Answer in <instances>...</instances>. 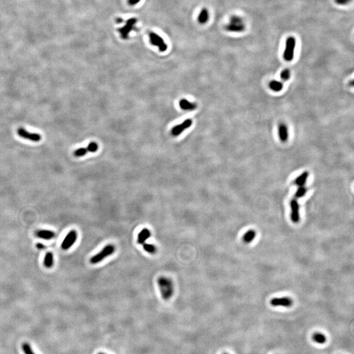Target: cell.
Returning <instances> with one entry per match:
<instances>
[{
    "label": "cell",
    "mask_w": 354,
    "mask_h": 354,
    "mask_svg": "<svg viewBox=\"0 0 354 354\" xmlns=\"http://www.w3.org/2000/svg\"><path fill=\"white\" fill-rule=\"evenodd\" d=\"M98 149V145L97 142H91L89 144V145L85 148H79L73 152V156L76 157H80L84 156L87 153L92 152L95 153L97 152Z\"/></svg>",
    "instance_id": "8"
},
{
    "label": "cell",
    "mask_w": 354,
    "mask_h": 354,
    "mask_svg": "<svg viewBox=\"0 0 354 354\" xmlns=\"http://www.w3.org/2000/svg\"><path fill=\"white\" fill-rule=\"evenodd\" d=\"M271 305L273 306H282L289 308L292 305V300L288 297H281V298H274L270 301Z\"/></svg>",
    "instance_id": "9"
},
{
    "label": "cell",
    "mask_w": 354,
    "mask_h": 354,
    "mask_svg": "<svg viewBox=\"0 0 354 354\" xmlns=\"http://www.w3.org/2000/svg\"><path fill=\"white\" fill-rule=\"evenodd\" d=\"M230 23L235 24H243V19L238 16H232L230 19Z\"/></svg>",
    "instance_id": "26"
},
{
    "label": "cell",
    "mask_w": 354,
    "mask_h": 354,
    "mask_svg": "<svg viewBox=\"0 0 354 354\" xmlns=\"http://www.w3.org/2000/svg\"><path fill=\"white\" fill-rule=\"evenodd\" d=\"M308 175H309L308 172L306 171L304 172L302 174H301L299 177H298L295 179V184L299 186H303L307 181Z\"/></svg>",
    "instance_id": "18"
},
{
    "label": "cell",
    "mask_w": 354,
    "mask_h": 354,
    "mask_svg": "<svg viewBox=\"0 0 354 354\" xmlns=\"http://www.w3.org/2000/svg\"><path fill=\"white\" fill-rule=\"evenodd\" d=\"M77 239V233L76 230H71L66 236V238L63 240L61 244V248L63 250H68L73 246V245L76 243Z\"/></svg>",
    "instance_id": "7"
},
{
    "label": "cell",
    "mask_w": 354,
    "mask_h": 354,
    "mask_svg": "<svg viewBox=\"0 0 354 354\" xmlns=\"http://www.w3.org/2000/svg\"><path fill=\"white\" fill-rule=\"evenodd\" d=\"M255 237H256L255 231L250 230L244 234L243 237V240L245 243H249L252 242V240L255 238Z\"/></svg>",
    "instance_id": "20"
},
{
    "label": "cell",
    "mask_w": 354,
    "mask_h": 354,
    "mask_svg": "<svg viewBox=\"0 0 354 354\" xmlns=\"http://www.w3.org/2000/svg\"><path fill=\"white\" fill-rule=\"evenodd\" d=\"M149 41L153 46L157 47L159 51L165 52L167 50V44L165 43L163 38L156 32H150L148 34Z\"/></svg>",
    "instance_id": "4"
},
{
    "label": "cell",
    "mask_w": 354,
    "mask_h": 354,
    "mask_svg": "<svg viewBox=\"0 0 354 354\" xmlns=\"http://www.w3.org/2000/svg\"><path fill=\"white\" fill-rule=\"evenodd\" d=\"M296 45V40L295 38L289 37L286 41L285 49L283 53V58L286 61L290 62L294 57V52Z\"/></svg>",
    "instance_id": "5"
},
{
    "label": "cell",
    "mask_w": 354,
    "mask_h": 354,
    "mask_svg": "<svg viewBox=\"0 0 354 354\" xmlns=\"http://www.w3.org/2000/svg\"><path fill=\"white\" fill-rule=\"evenodd\" d=\"M270 88L275 92H279L283 89V85L281 82L278 81H272L269 84Z\"/></svg>",
    "instance_id": "22"
},
{
    "label": "cell",
    "mask_w": 354,
    "mask_h": 354,
    "mask_svg": "<svg viewBox=\"0 0 354 354\" xmlns=\"http://www.w3.org/2000/svg\"><path fill=\"white\" fill-rule=\"evenodd\" d=\"M21 348L24 354H36L33 351L30 344L27 342H24L22 344Z\"/></svg>",
    "instance_id": "24"
},
{
    "label": "cell",
    "mask_w": 354,
    "mask_h": 354,
    "mask_svg": "<svg viewBox=\"0 0 354 354\" xmlns=\"http://www.w3.org/2000/svg\"><path fill=\"white\" fill-rule=\"evenodd\" d=\"M151 231L148 228H143L137 237V243L138 244L143 245L145 243L147 240L151 237Z\"/></svg>",
    "instance_id": "13"
},
{
    "label": "cell",
    "mask_w": 354,
    "mask_h": 354,
    "mask_svg": "<svg viewBox=\"0 0 354 354\" xmlns=\"http://www.w3.org/2000/svg\"><path fill=\"white\" fill-rule=\"evenodd\" d=\"M281 77L283 80H288L290 77V71L288 69H285L281 73Z\"/></svg>",
    "instance_id": "27"
},
{
    "label": "cell",
    "mask_w": 354,
    "mask_h": 354,
    "mask_svg": "<svg viewBox=\"0 0 354 354\" xmlns=\"http://www.w3.org/2000/svg\"><path fill=\"white\" fill-rule=\"evenodd\" d=\"M98 354H106V353H102V352H100V353H98Z\"/></svg>",
    "instance_id": "31"
},
{
    "label": "cell",
    "mask_w": 354,
    "mask_h": 354,
    "mask_svg": "<svg viewBox=\"0 0 354 354\" xmlns=\"http://www.w3.org/2000/svg\"><path fill=\"white\" fill-rule=\"evenodd\" d=\"M179 106H180L181 108H182V110L189 111L194 110L197 108V104L195 103L190 102L185 98H182L180 100V102H179Z\"/></svg>",
    "instance_id": "14"
},
{
    "label": "cell",
    "mask_w": 354,
    "mask_h": 354,
    "mask_svg": "<svg viewBox=\"0 0 354 354\" xmlns=\"http://www.w3.org/2000/svg\"><path fill=\"white\" fill-rule=\"evenodd\" d=\"M161 296L164 300H168L174 294V285L172 280L165 276L159 277L157 280Z\"/></svg>",
    "instance_id": "1"
},
{
    "label": "cell",
    "mask_w": 354,
    "mask_h": 354,
    "mask_svg": "<svg viewBox=\"0 0 354 354\" xmlns=\"http://www.w3.org/2000/svg\"><path fill=\"white\" fill-rule=\"evenodd\" d=\"M278 133H279V138H280L281 141L282 142H286L288 139V134L287 127L285 124L281 123L280 125H279V129H278Z\"/></svg>",
    "instance_id": "16"
},
{
    "label": "cell",
    "mask_w": 354,
    "mask_h": 354,
    "mask_svg": "<svg viewBox=\"0 0 354 354\" xmlns=\"http://www.w3.org/2000/svg\"><path fill=\"white\" fill-rule=\"evenodd\" d=\"M307 191V189L306 188L303 186H300L299 188L297 190V191H296V193L295 194V197L296 198H302L303 196H304V195L306 194Z\"/></svg>",
    "instance_id": "25"
},
{
    "label": "cell",
    "mask_w": 354,
    "mask_h": 354,
    "mask_svg": "<svg viewBox=\"0 0 354 354\" xmlns=\"http://www.w3.org/2000/svg\"><path fill=\"white\" fill-rule=\"evenodd\" d=\"M36 247H37V248L39 249H43L45 248V246L44 245H43L41 243H38L36 245Z\"/></svg>",
    "instance_id": "30"
},
{
    "label": "cell",
    "mask_w": 354,
    "mask_h": 354,
    "mask_svg": "<svg viewBox=\"0 0 354 354\" xmlns=\"http://www.w3.org/2000/svg\"><path fill=\"white\" fill-rule=\"evenodd\" d=\"M192 123H193V121H192L190 119H188L186 120L183 121V123H182L181 124H179L176 125L175 127H174L171 130V133L173 135V136H178L180 134H181L184 130H185L188 128H189L192 125Z\"/></svg>",
    "instance_id": "11"
},
{
    "label": "cell",
    "mask_w": 354,
    "mask_h": 354,
    "mask_svg": "<svg viewBox=\"0 0 354 354\" xmlns=\"http://www.w3.org/2000/svg\"><path fill=\"white\" fill-rule=\"evenodd\" d=\"M54 260H53V255L51 252H48L46 253L44 259V265L45 267L48 268H51L52 266H53Z\"/></svg>",
    "instance_id": "21"
},
{
    "label": "cell",
    "mask_w": 354,
    "mask_h": 354,
    "mask_svg": "<svg viewBox=\"0 0 354 354\" xmlns=\"http://www.w3.org/2000/svg\"><path fill=\"white\" fill-rule=\"evenodd\" d=\"M225 29L227 31L231 32H242L245 29V27L243 24H235L230 23L226 26Z\"/></svg>",
    "instance_id": "17"
},
{
    "label": "cell",
    "mask_w": 354,
    "mask_h": 354,
    "mask_svg": "<svg viewBox=\"0 0 354 354\" xmlns=\"http://www.w3.org/2000/svg\"><path fill=\"white\" fill-rule=\"evenodd\" d=\"M38 238H41L43 239H51L55 237V233L54 231L49 230H37L35 233Z\"/></svg>",
    "instance_id": "12"
},
{
    "label": "cell",
    "mask_w": 354,
    "mask_h": 354,
    "mask_svg": "<svg viewBox=\"0 0 354 354\" xmlns=\"http://www.w3.org/2000/svg\"><path fill=\"white\" fill-rule=\"evenodd\" d=\"M334 2L336 4H338V5H346V4H347L348 3L347 0H334Z\"/></svg>",
    "instance_id": "29"
},
{
    "label": "cell",
    "mask_w": 354,
    "mask_h": 354,
    "mask_svg": "<svg viewBox=\"0 0 354 354\" xmlns=\"http://www.w3.org/2000/svg\"><path fill=\"white\" fill-rule=\"evenodd\" d=\"M142 247L144 251H146L147 252L150 253V254L154 255L157 252V248L154 245L149 244V243H144L142 245Z\"/></svg>",
    "instance_id": "23"
},
{
    "label": "cell",
    "mask_w": 354,
    "mask_h": 354,
    "mask_svg": "<svg viewBox=\"0 0 354 354\" xmlns=\"http://www.w3.org/2000/svg\"><path fill=\"white\" fill-rule=\"evenodd\" d=\"M290 206L291 209V220L294 223H298L300 220L299 205L296 199H293L291 201Z\"/></svg>",
    "instance_id": "10"
},
{
    "label": "cell",
    "mask_w": 354,
    "mask_h": 354,
    "mask_svg": "<svg viewBox=\"0 0 354 354\" xmlns=\"http://www.w3.org/2000/svg\"><path fill=\"white\" fill-rule=\"evenodd\" d=\"M313 340L319 344H323L327 342V337L325 334L321 333H316L312 336Z\"/></svg>",
    "instance_id": "19"
},
{
    "label": "cell",
    "mask_w": 354,
    "mask_h": 354,
    "mask_svg": "<svg viewBox=\"0 0 354 354\" xmlns=\"http://www.w3.org/2000/svg\"><path fill=\"white\" fill-rule=\"evenodd\" d=\"M116 251V247L112 244H108L105 246L101 251L97 254L93 256L90 259V262L92 264H98L104 260L107 257L112 255Z\"/></svg>",
    "instance_id": "3"
},
{
    "label": "cell",
    "mask_w": 354,
    "mask_h": 354,
    "mask_svg": "<svg viewBox=\"0 0 354 354\" xmlns=\"http://www.w3.org/2000/svg\"><path fill=\"white\" fill-rule=\"evenodd\" d=\"M141 0H128L127 3L130 6H134L141 2Z\"/></svg>",
    "instance_id": "28"
},
{
    "label": "cell",
    "mask_w": 354,
    "mask_h": 354,
    "mask_svg": "<svg viewBox=\"0 0 354 354\" xmlns=\"http://www.w3.org/2000/svg\"><path fill=\"white\" fill-rule=\"evenodd\" d=\"M224 354H228V353H224Z\"/></svg>",
    "instance_id": "32"
},
{
    "label": "cell",
    "mask_w": 354,
    "mask_h": 354,
    "mask_svg": "<svg viewBox=\"0 0 354 354\" xmlns=\"http://www.w3.org/2000/svg\"><path fill=\"white\" fill-rule=\"evenodd\" d=\"M137 22L138 20L136 18H131L125 21L123 20V26L117 29V32L122 39L126 40L129 39L131 33L137 30Z\"/></svg>",
    "instance_id": "2"
},
{
    "label": "cell",
    "mask_w": 354,
    "mask_h": 354,
    "mask_svg": "<svg viewBox=\"0 0 354 354\" xmlns=\"http://www.w3.org/2000/svg\"><path fill=\"white\" fill-rule=\"evenodd\" d=\"M17 134L21 138L29 140L30 141L34 142H38L41 140V135L38 133H30L26 129L23 127H20L17 129Z\"/></svg>",
    "instance_id": "6"
},
{
    "label": "cell",
    "mask_w": 354,
    "mask_h": 354,
    "mask_svg": "<svg viewBox=\"0 0 354 354\" xmlns=\"http://www.w3.org/2000/svg\"><path fill=\"white\" fill-rule=\"evenodd\" d=\"M209 19V12L207 9L203 8L198 17V23L201 24H206Z\"/></svg>",
    "instance_id": "15"
}]
</instances>
